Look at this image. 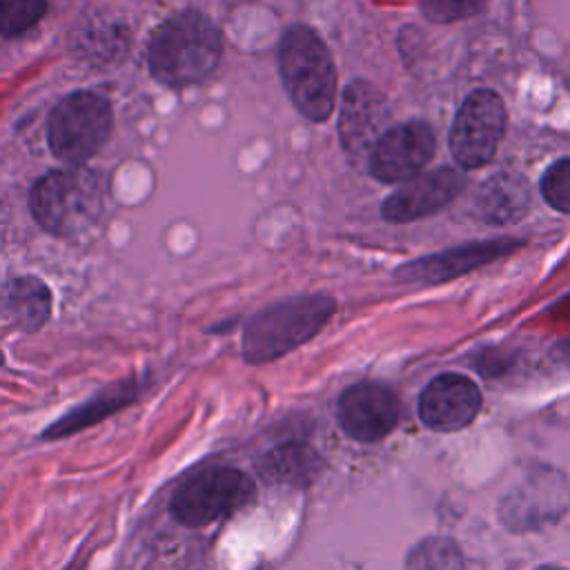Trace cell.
I'll return each instance as SVG.
<instances>
[{
	"label": "cell",
	"mask_w": 570,
	"mask_h": 570,
	"mask_svg": "<svg viewBox=\"0 0 570 570\" xmlns=\"http://www.w3.org/2000/svg\"><path fill=\"white\" fill-rule=\"evenodd\" d=\"M29 207L45 232L65 240H85L102 223L107 180L85 165L53 169L36 180Z\"/></svg>",
	"instance_id": "1"
},
{
	"label": "cell",
	"mask_w": 570,
	"mask_h": 570,
	"mask_svg": "<svg viewBox=\"0 0 570 570\" xmlns=\"http://www.w3.org/2000/svg\"><path fill=\"white\" fill-rule=\"evenodd\" d=\"M223 38L200 11L187 9L165 18L147 45L149 73L167 87H187L205 80L218 65Z\"/></svg>",
	"instance_id": "2"
},
{
	"label": "cell",
	"mask_w": 570,
	"mask_h": 570,
	"mask_svg": "<svg viewBox=\"0 0 570 570\" xmlns=\"http://www.w3.org/2000/svg\"><path fill=\"white\" fill-rule=\"evenodd\" d=\"M283 87L294 107L309 120L323 122L336 102V69L321 36L307 27H289L278 45Z\"/></svg>",
	"instance_id": "3"
},
{
	"label": "cell",
	"mask_w": 570,
	"mask_h": 570,
	"mask_svg": "<svg viewBox=\"0 0 570 570\" xmlns=\"http://www.w3.org/2000/svg\"><path fill=\"white\" fill-rule=\"evenodd\" d=\"M336 303L327 294H301L254 314L243 330V356L263 365L285 356L316 336L332 318Z\"/></svg>",
	"instance_id": "4"
},
{
	"label": "cell",
	"mask_w": 570,
	"mask_h": 570,
	"mask_svg": "<svg viewBox=\"0 0 570 570\" xmlns=\"http://www.w3.org/2000/svg\"><path fill=\"white\" fill-rule=\"evenodd\" d=\"M114 129V111L105 96L80 89L65 96L47 120L51 154L67 165H85L107 142Z\"/></svg>",
	"instance_id": "5"
},
{
	"label": "cell",
	"mask_w": 570,
	"mask_h": 570,
	"mask_svg": "<svg viewBox=\"0 0 570 570\" xmlns=\"http://www.w3.org/2000/svg\"><path fill=\"white\" fill-rule=\"evenodd\" d=\"M254 494L256 485L245 472L214 465L187 476L174 490L169 512L187 528H203L238 512Z\"/></svg>",
	"instance_id": "6"
},
{
	"label": "cell",
	"mask_w": 570,
	"mask_h": 570,
	"mask_svg": "<svg viewBox=\"0 0 570 570\" xmlns=\"http://www.w3.org/2000/svg\"><path fill=\"white\" fill-rule=\"evenodd\" d=\"M505 129V107L499 94L490 89L472 91L450 131V151L463 169H476L490 163Z\"/></svg>",
	"instance_id": "7"
},
{
	"label": "cell",
	"mask_w": 570,
	"mask_h": 570,
	"mask_svg": "<svg viewBox=\"0 0 570 570\" xmlns=\"http://www.w3.org/2000/svg\"><path fill=\"white\" fill-rule=\"evenodd\" d=\"M434 154L432 127L410 120L390 127L374 145L367 165L370 174L381 183H403L421 174Z\"/></svg>",
	"instance_id": "8"
},
{
	"label": "cell",
	"mask_w": 570,
	"mask_h": 570,
	"mask_svg": "<svg viewBox=\"0 0 570 570\" xmlns=\"http://www.w3.org/2000/svg\"><path fill=\"white\" fill-rule=\"evenodd\" d=\"M401 419V405L392 390L379 383H356L338 399V423L358 443L385 439Z\"/></svg>",
	"instance_id": "9"
},
{
	"label": "cell",
	"mask_w": 570,
	"mask_h": 570,
	"mask_svg": "<svg viewBox=\"0 0 570 570\" xmlns=\"http://www.w3.org/2000/svg\"><path fill=\"white\" fill-rule=\"evenodd\" d=\"M465 187V176L454 167L421 171L394 189L381 207L387 223H410L443 209Z\"/></svg>",
	"instance_id": "10"
},
{
	"label": "cell",
	"mask_w": 570,
	"mask_h": 570,
	"mask_svg": "<svg viewBox=\"0 0 570 570\" xmlns=\"http://www.w3.org/2000/svg\"><path fill=\"white\" fill-rule=\"evenodd\" d=\"M416 410L425 428L456 432L476 419L481 410V392L470 376L445 372L423 387Z\"/></svg>",
	"instance_id": "11"
},
{
	"label": "cell",
	"mask_w": 570,
	"mask_h": 570,
	"mask_svg": "<svg viewBox=\"0 0 570 570\" xmlns=\"http://www.w3.org/2000/svg\"><path fill=\"white\" fill-rule=\"evenodd\" d=\"M387 100L383 91L365 80H354L343 91L338 134L352 158H370L379 138L387 131Z\"/></svg>",
	"instance_id": "12"
},
{
	"label": "cell",
	"mask_w": 570,
	"mask_h": 570,
	"mask_svg": "<svg viewBox=\"0 0 570 570\" xmlns=\"http://www.w3.org/2000/svg\"><path fill=\"white\" fill-rule=\"evenodd\" d=\"M523 243L514 238H497V240H483V243H468L461 247H452L432 256H423L419 261H412L396 269V278L407 283H443L450 278H456L461 274H468L481 265H488L497 258H503L512 252H517Z\"/></svg>",
	"instance_id": "13"
},
{
	"label": "cell",
	"mask_w": 570,
	"mask_h": 570,
	"mask_svg": "<svg viewBox=\"0 0 570 570\" xmlns=\"http://www.w3.org/2000/svg\"><path fill=\"white\" fill-rule=\"evenodd\" d=\"M138 394H140V385L134 379L116 381V383L98 390L94 396H89L80 405L65 412L53 423H49L40 432V441H58V439L78 434V432L105 421L107 416L120 412L122 407L131 405L138 399Z\"/></svg>",
	"instance_id": "14"
},
{
	"label": "cell",
	"mask_w": 570,
	"mask_h": 570,
	"mask_svg": "<svg viewBox=\"0 0 570 570\" xmlns=\"http://www.w3.org/2000/svg\"><path fill=\"white\" fill-rule=\"evenodd\" d=\"M51 307L49 285L33 274L11 276L0 285V316L22 332L40 330L49 321Z\"/></svg>",
	"instance_id": "15"
},
{
	"label": "cell",
	"mask_w": 570,
	"mask_h": 570,
	"mask_svg": "<svg viewBox=\"0 0 570 570\" xmlns=\"http://www.w3.org/2000/svg\"><path fill=\"white\" fill-rule=\"evenodd\" d=\"M323 470L321 454L307 443H283L258 461V474L269 485L307 488Z\"/></svg>",
	"instance_id": "16"
},
{
	"label": "cell",
	"mask_w": 570,
	"mask_h": 570,
	"mask_svg": "<svg viewBox=\"0 0 570 570\" xmlns=\"http://www.w3.org/2000/svg\"><path fill=\"white\" fill-rule=\"evenodd\" d=\"M530 203L528 185L514 174L488 178L476 196V214L490 223H510L525 214Z\"/></svg>",
	"instance_id": "17"
},
{
	"label": "cell",
	"mask_w": 570,
	"mask_h": 570,
	"mask_svg": "<svg viewBox=\"0 0 570 570\" xmlns=\"http://www.w3.org/2000/svg\"><path fill=\"white\" fill-rule=\"evenodd\" d=\"M405 570H465V561L450 537H428L410 550Z\"/></svg>",
	"instance_id": "18"
},
{
	"label": "cell",
	"mask_w": 570,
	"mask_h": 570,
	"mask_svg": "<svg viewBox=\"0 0 570 570\" xmlns=\"http://www.w3.org/2000/svg\"><path fill=\"white\" fill-rule=\"evenodd\" d=\"M47 13V0H0V36L18 38Z\"/></svg>",
	"instance_id": "19"
},
{
	"label": "cell",
	"mask_w": 570,
	"mask_h": 570,
	"mask_svg": "<svg viewBox=\"0 0 570 570\" xmlns=\"http://www.w3.org/2000/svg\"><path fill=\"white\" fill-rule=\"evenodd\" d=\"M541 194L550 207L570 212V158L552 163L541 176Z\"/></svg>",
	"instance_id": "20"
},
{
	"label": "cell",
	"mask_w": 570,
	"mask_h": 570,
	"mask_svg": "<svg viewBox=\"0 0 570 570\" xmlns=\"http://www.w3.org/2000/svg\"><path fill=\"white\" fill-rule=\"evenodd\" d=\"M488 0H421V11L432 22H456L483 11Z\"/></svg>",
	"instance_id": "21"
},
{
	"label": "cell",
	"mask_w": 570,
	"mask_h": 570,
	"mask_svg": "<svg viewBox=\"0 0 570 570\" xmlns=\"http://www.w3.org/2000/svg\"><path fill=\"white\" fill-rule=\"evenodd\" d=\"M2 363H4V354L0 352V365H2Z\"/></svg>",
	"instance_id": "22"
}]
</instances>
